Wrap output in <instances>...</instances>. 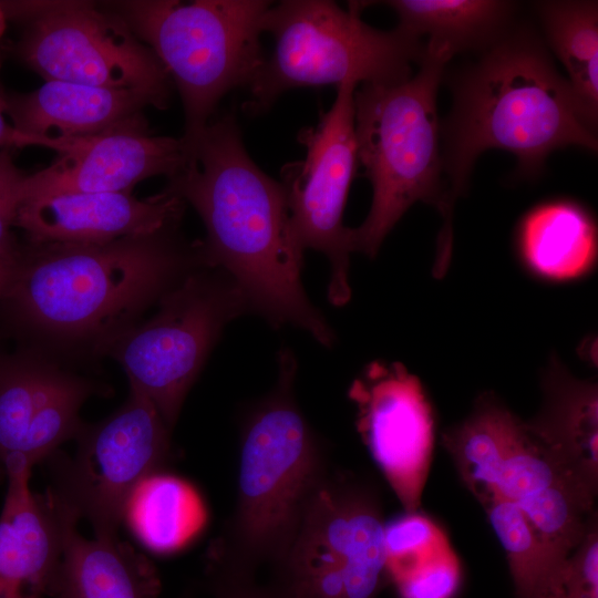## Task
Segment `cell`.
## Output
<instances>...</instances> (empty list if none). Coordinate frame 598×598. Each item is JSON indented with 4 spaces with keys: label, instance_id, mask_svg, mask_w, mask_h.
<instances>
[{
    "label": "cell",
    "instance_id": "1",
    "mask_svg": "<svg viewBox=\"0 0 598 598\" xmlns=\"http://www.w3.org/2000/svg\"><path fill=\"white\" fill-rule=\"evenodd\" d=\"M174 231L22 246L17 277L0 300V339L102 354L188 272L208 266L202 243H182Z\"/></svg>",
    "mask_w": 598,
    "mask_h": 598
},
{
    "label": "cell",
    "instance_id": "2",
    "mask_svg": "<svg viewBox=\"0 0 598 598\" xmlns=\"http://www.w3.org/2000/svg\"><path fill=\"white\" fill-rule=\"evenodd\" d=\"M184 144V164L167 188L199 214L206 264L226 271L270 324L296 326L332 346L331 328L301 285L303 249L282 186L250 158L234 115L210 121Z\"/></svg>",
    "mask_w": 598,
    "mask_h": 598
},
{
    "label": "cell",
    "instance_id": "3",
    "mask_svg": "<svg viewBox=\"0 0 598 598\" xmlns=\"http://www.w3.org/2000/svg\"><path fill=\"white\" fill-rule=\"evenodd\" d=\"M441 137L452 205L487 150L515 155L519 174L528 178L539 176L556 150L597 151V135L581 120L566 79L544 42L523 27H512L455 76L453 106Z\"/></svg>",
    "mask_w": 598,
    "mask_h": 598
},
{
    "label": "cell",
    "instance_id": "4",
    "mask_svg": "<svg viewBox=\"0 0 598 598\" xmlns=\"http://www.w3.org/2000/svg\"><path fill=\"white\" fill-rule=\"evenodd\" d=\"M278 364L274 390L243 424L236 508L207 556L254 573L282 551L329 470L322 444L295 400L292 352L281 350Z\"/></svg>",
    "mask_w": 598,
    "mask_h": 598
},
{
    "label": "cell",
    "instance_id": "5",
    "mask_svg": "<svg viewBox=\"0 0 598 598\" xmlns=\"http://www.w3.org/2000/svg\"><path fill=\"white\" fill-rule=\"evenodd\" d=\"M451 59L424 45L415 75L385 84L365 83L354 92L358 163L372 185L364 221L350 228L352 251L374 257L416 202L436 206L451 221L440 146L436 95Z\"/></svg>",
    "mask_w": 598,
    "mask_h": 598
},
{
    "label": "cell",
    "instance_id": "6",
    "mask_svg": "<svg viewBox=\"0 0 598 598\" xmlns=\"http://www.w3.org/2000/svg\"><path fill=\"white\" fill-rule=\"evenodd\" d=\"M363 1L343 10L328 0H285L264 14L261 29L275 49L249 85L244 104L252 115L267 111L277 97L295 87L385 84L409 79L421 61V39L396 27L384 31L362 21Z\"/></svg>",
    "mask_w": 598,
    "mask_h": 598
},
{
    "label": "cell",
    "instance_id": "7",
    "mask_svg": "<svg viewBox=\"0 0 598 598\" xmlns=\"http://www.w3.org/2000/svg\"><path fill=\"white\" fill-rule=\"evenodd\" d=\"M270 1L142 0L120 3L124 21L152 48L182 97L185 132L194 140L220 99L249 86L265 61L259 37Z\"/></svg>",
    "mask_w": 598,
    "mask_h": 598
},
{
    "label": "cell",
    "instance_id": "8",
    "mask_svg": "<svg viewBox=\"0 0 598 598\" xmlns=\"http://www.w3.org/2000/svg\"><path fill=\"white\" fill-rule=\"evenodd\" d=\"M384 527L377 488L328 470L265 586L272 598H378L390 581Z\"/></svg>",
    "mask_w": 598,
    "mask_h": 598
},
{
    "label": "cell",
    "instance_id": "9",
    "mask_svg": "<svg viewBox=\"0 0 598 598\" xmlns=\"http://www.w3.org/2000/svg\"><path fill=\"white\" fill-rule=\"evenodd\" d=\"M250 309L223 269L200 266L158 301V310L103 351L155 405L172 430L184 400L224 327Z\"/></svg>",
    "mask_w": 598,
    "mask_h": 598
},
{
    "label": "cell",
    "instance_id": "10",
    "mask_svg": "<svg viewBox=\"0 0 598 598\" xmlns=\"http://www.w3.org/2000/svg\"><path fill=\"white\" fill-rule=\"evenodd\" d=\"M171 431L152 401L130 384L120 409L83 426L73 456L58 450L45 460L47 492L76 520L86 519L95 536H116L133 491L168 461Z\"/></svg>",
    "mask_w": 598,
    "mask_h": 598
},
{
    "label": "cell",
    "instance_id": "11",
    "mask_svg": "<svg viewBox=\"0 0 598 598\" xmlns=\"http://www.w3.org/2000/svg\"><path fill=\"white\" fill-rule=\"evenodd\" d=\"M0 6L6 17L29 22L17 50L45 81L141 91L165 106L168 74L121 18L79 1Z\"/></svg>",
    "mask_w": 598,
    "mask_h": 598
},
{
    "label": "cell",
    "instance_id": "12",
    "mask_svg": "<svg viewBox=\"0 0 598 598\" xmlns=\"http://www.w3.org/2000/svg\"><path fill=\"white\" fill-rule=\"evenodd\" d=\"M358 84L337 87L331 107L315 126L302 128L298 141L306 148L302 161L281 169L292 234L305 250L322 252L330 262L328 300L336 307L351 298L349 264L352 252L350 228L343 212L357 171L354 92Z\"/></svg>",
    "mask_w": 598,
    "mask_h": 598
},
{
    "label": "cell",
    "instance_id": "13",
    "mask_svg": "<svg viewBox=\"0 0 598 598\" xmlns=\"http://www.w3.org/2000/svg\"><path fill=\"white\" fill-rule=\"evenodd\" d=\"M348 395L371 456L405 512L415 513L434 445L433 411L420 380L399 362L372 361Z\"/></svg>",
    "mask_w": 598,
    "mask_h": 598
},
{
    "label": "cell",
    "instance_id": "14",
    "mask_svg": "<svg viewBox=\"0 0 598 598\" xmlns=\"http://www.w3.org/2000/svg\"><path fill=\"white\" fill-rule=\"evenodd\" d=\"M94 383L50 361L41 348L0 349V482L7 464L31 467L75 440L85 423L79 412Z\"/></svg>",
    "mask_w": 598,
    "mask_h": 598
},
{
    "label": "cell",
    "instance_id": "15",
    "mask_svg": "<svg viewBox=\"0 0 598 598\" xmlns=\"http://www.w3.org/2000/svg\"><path fill=\"white\" fill-rule=\"evenodd\" d=\"M48 167L24 175L20 204L69 193H130L138 182L175 175L185 161L181 138L147 134L142 114L102 133L73 138Z\"/></svg>",
    "mask_w": 598,
    "mask_h": 598
},
{
    "label": "cell",
    "instance_id": "16",
    "mask_svg": "<svg viewBox=\"0 0 598 598\" xmlns=\"http://www.w3.org/2000/svg\"><path fill=\"white\" fill-rule=\"evenodd\" d=\"M185 202L166 190L138 199L130 193H69L20 204L14 226L29 244L106 243L177 227Z\"/></svg>",
    "mask_w": 598,
    "mask_h": 598
},
{
    "label": "cell",
    "instance_id": "17",
    "mask_svg": "<svg viewBox=\"0 0 598 598\" xmlns=\"http://www.w3.org/2000/svg\"><path fill=\"white\" fill-rule=\"evenodd\" d=\"M497 497L516 505L564 566L594 518L589 496L517 419L501 466Z\"/></svg>",
    "mask_w": 598,
    "mask_h": 598
},
{
    "label": "cell",
    "instance_id": "18",
    "mask_svg": "<svg viewBox=\"0 0 598 598\" xmlns=\"http://www.w3.org/2000/svg\"><path fill=\"white\" fill-rule=\"evenodd\" d=\"M32 467L7 465L0 514V598L49 595L63 545V515L50 494L30 488Z\"/></svg>",
    "mask_w": 598,
    "mask_h": 598
},
{
    "label": "cell",
    "instance_id": "19",
    "mask_svg": "<svg viewBox=\"0 0 598 598\" xmlns=\"http://www.w3.org/2000/svg\"><path fill=\"white\" fill-rule=\"evenodd\" d=\"M158 102L147 93L47 80L25 94H6L13 127L63 152L73 138L102 133Z\"/></svg>",
    "mask_w": 598,
    "mask_h": 598
},
{
    "label": "cell",
    "instance_id": "20",
    "mask_svg": "<svg viewBox=\"0 0 598 598\" xmlns=\"http://www.w3.org/2000/svg\"><path fill=\"white\" fill-rule=\"evenodd\" d=\"M543 405L525 422L551 458L591 497L598 486V390L550 361L542 378Z\"/></svg>",
    "mask_w": 598,
    "mask_h": 598
},
{
    "label": "cell",
    "instance_id": "21",
    "mask_svg": "<svg viewBox=\"0 0 598 598\" xmlns=\"http://www.w3.org/2000/svg\"><path fill=\"white\" fill-rule=\"evenodd\" d=\"M60 511L62 554L49 595L53 598H154L157 595V575L143 556L117 536L84 538L76 528L79 520Z\"/></svg>",
    "mask_w": 598,
    "mask_h": 598
},
{
    "label": "cell",
    "instance_id": "22",
    "mask_svg": "<svg viewBox=\"0 0 598 598\" xmlns=\"http://www.w3.org/2000/svg\"><path fill=\"white\" fill-rule=\"evenodd\" d=\"M597 227L581 205L553 199L532 208L517 230L524 265L539 278L575 280L592 270L597 259Z\"/></svg>",
    "mask_w": 598,
    "mask_h": 598
},
{
    "label": "cell",
    "instance_id": "23",
    "mask_svg": "<svg viewBox=\"0 0 598 598\" xmlns=\"http://www.w3.org/2000/svg\"><path fill=\"white\" fill-rule=\"evenodd\" d=\"M398 27L450 59L470 50H485L513 25L516 3L503 0H390Z\"/></svg>",
    "mask_w": 598,
    "mask_h": 598
},
{
    "label": "cell",
    "instance_id": "24",
    "mask_svg": "<svg viewBox=\"0 0 598 598\" xmlns=\"http://www.w3.org/2000/svg\"><path fill=\"white\" fill-rule=\"evenodd\" d=\"M548 47L564 65L579 115L596 133L598 122V4L559 0L535 4Z\"/></svg>",
    "mask_w": 598,
    "mask_h": 598
},
{
    "label": "cell",
    "instance_id": "25",
    "mask_svg": "<svg viewBox=\"0 0 598 598\" xmlns=\"http://www.w3.org/2000/svg\"><path fill=\"white\" fill-rule=\"evenodd\" d=\"M123 519L151 550L166 554L185 547L200 533L207 520V511L189 483L156 472L133 491Z\"/></svg>",
    "mask_w": 598,
    "mask_h": 598
},
{
    "label": "cell",
    "instance_id": "26",
    "mask_svg": "<svg viewBox=\"0 0 598 598\" xmlns=\"http://www.w3.org/2000/svg\"><path fill=\"white\" fill-rule=\"evenodd\" d=\"M517 419L495 396L485 394L464 421L443 434L463 484L482 506L497 497L501 466Z\"/></svg>",
    "mask_w": 598,
    "mask_h": 598
},
{
    "label": "cell",
    "instance_id": "27",
    "mask_svg": "<svg viewBox=\"0 0 598 598\" xmlns=\"http://www.w3.org/2000/svg\"><path fill=\"white\" fill-rule=\"evenodd\" d=\"M508 563L515 598H548L558 588L560 566L526 515L496 497L483 506Z\"/></svg>",
    "mask_w": 598,
    "mask_h": 598
},
{
    "label": "cell",
    "instance_id": "28",
    "mask_svg": "<svg viewBox=\"0 0 598 598\" xmlns=\"http://www.w3.org/2000/svg\"><path fill=\"white\" fill-rule=\"evenodd\" d=\"M389 579L403 574L447 544L442 530L427 517L406 513L384 527Z\"/></svg>",
    "mask_w": 598,
    "mask_h": 598
},
{
    "label": "cell",
    "instance_id": "29",
    "mask_svg": "<svg viewBox=\"0 0 598 598\" xmlns=\"http://www.w3.org/2000/svg\"><path fill=\"white\" fill-rule=\"evenodd\" d=\"M392 581L401 598H453L461 584V565L447 543Z\"/></svg>",
    "mask_w": 598,
    "mask_h": 598
},
{
    "label": "cell",
    "instance_id": "30",
    "mask_svg": "<svg viewBox=\"0 0 598 598\" xmlns=\"http://www.w3.org/2000/svg\"><path fill=\"white\" fill-rule=\"evenodd\" d=\"M561 598H598V530L592 518L584 537L566 559L557 591Z\"/></svg>",
    "mask_w": 598,
    "mask_h": 598
},
{
    "label": "cell",
    "instance_id": "31",
    "mask_svg": "<svg viewBox=\"0 0 598 598\" xmlns=\"http://www.w3.org/2000/svg\"><path fill=\"white\" fill-rule=\"evenodd\" d=\"M206 576L215 598H272L257 573L207 560Z\"/></svg>",
    "mask_w": 598,
    "mask_h": 598
},
{
    "label": "cell",
    "instance_id": "32",
    "mask_svg": "<svg viewBox=\"0 0 598 598\" xmlns=\"http://www.w3.org/2000/svg\"><path fill=\"white\" fill-rule=\"evenodd\" d=\"M23 174L13 163L7 151H0V204L17 200L20 203L19 188Z\"/></svg>",
    "mask_w": 598,
    "mask_h": 598
},
{
    "label": "cell",
    "instance_id": "33",
    "mask_svg": "<svg viewBox=\"0 0 598 598\" xmlns=\"http://www.w3.org/2000/svg\"><path fill=\"white\" fill-rule=\"evenodd\" d=\"M2 65V55L0 50V71ZM6 94L0 83V146H42L41 141L25 135L10 125L6 118Z\"/></svg>",
    "mask_w": 598,
    "mask_h": 598
},
{
    "label": "cell",
    "instance_id": "34",
    "mask_svg": "<svg viewBox=\"0 0 598 598\" xmlns=\"http://www.w3.org/2000/svg\"><path fill=\"white\" fill-rule=\"evenodd\" d=\"M22 256V245L13 248H0V300L10 290L19 267Z\"/></svg>",
    "mask_w": 598,
    "mask_h": 598
},
{
    "label": "cell",
    "instance_id": "35",
    "mask_svg": "<svg viewBox=\"0 0 598 598\" xmlns=\"http://www.w3.org/2000/svg\"><path fill=\"white\" fill-rule=\"evenodd\" d=\"M4 20H6V16H4L3 10H2V8L0 6V35L4 30V25H6Z\"/></svg>",
    "mask_w": 598,
    "mask_h": 598
},
{
    "label": "cell",
    "instance_id": "36",
    "mask_svg": "<svg viewBox=\"0 0 598 598\" xmlns=\"http://www.w3.org/2000/svg\"><path fill=\"white\" fill-rule=\"evenodd\" d=\"M548 598H561V597H559V596H550Z\"/></svg>",
    "mask_w": 598,
    "mask_h": 598
}]
</instances>
